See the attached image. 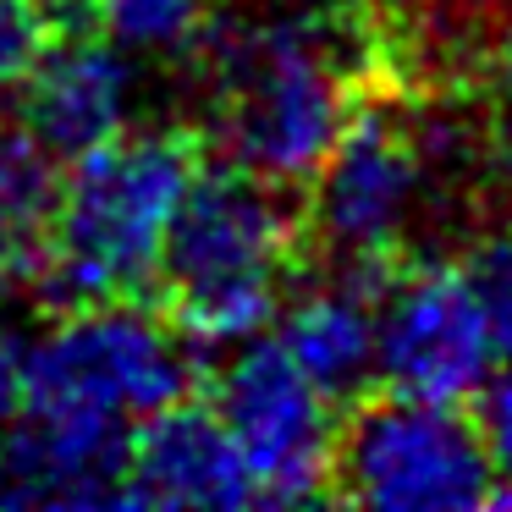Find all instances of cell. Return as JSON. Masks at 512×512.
Returning <instances> with one entry per match:
<instances>
[{
	"label": "cell",
	"mask_w": 512,
	"mask_h": 512,
	"mask_svg": "<svg viewBox=\"0 0 512 512\" xmlns=\"http://www.w3.org/2000/svg\"><path fill=\"white\" fill-rule=\"evenodd\" d=\"M193 56L204 61V116L226 166L276 188H309L336 133L358 111V45L336 6H270L210 23Z\"/></svg>",
	"instance_id": "cell-1"
},
{
	"label": "cell",
	"mask_w": 512,
	"mask_h": 512,
	"mask_svg": "<svg viewBox=\"0 0 512 512\" xmlns=\"http://www.w3.org/2000/svg\"><path fill=\"white\" fill-rule=\"evenodd\" d=\"M193 177L199 144L188 127H127L78 155L67 177H56L39 287L61 309L144 298Z\"/></svg>",
	"instance_id": "cell-2"
},
{
	"label": "cell",
	"mask_w": 512,
	"mask_h": 512,
	"mask_svg": "<svg viewBox=\"0 0 512 512\" xmlns=\"http://www.w3.org/2000/svg\"><path fill=\"white\" fill-rule=\"evenodd\" d=\"M298 265V221L276 182L215 166L188 182L166 232L160 287L188 342L232 347L270 331Z\"/></svg>",
	"instance_id": "cell-3"
},
{
	"label": "cell",
	"mask_w": 512,
	"mask_h": 512,
	"mask_svg": "<svg viewBox=\"0 0 512 512\" xmlns=\"http://www.w3.org/2000/svg\"><path fill=\"white\" fill-rule=\"evenodd\" d=\"M193 391V342L177 320L122 303H72L23 347V408L133 435L149 413Z\"/></svg>",
	"instance_id": "cell-4"
},
{
	"label": "cell",
	"mask_w": 512,
	"mask_h": 512,
	"mask_svg": "<svg viewBox=\"0 0 512 512\" xmlns=\"http://www.w3.org/2000/svg\"><path fill=\"white\" fill-rule=\"evenodd\" d=\"M336 496L380 512H468L496 496L485 430L457 402L408 391L353 408L331 446Z\"/></svg>",
	"instance_id": "cell-5"
},
{
	"label": "cell",
	"mask_w": 512,
	"mask_h": 512,
	"mask_svg": "<svg viewBox=\"0 0 512 512\" xmlns=\"http://www.w3.org/2000/svg\"><path fill=\"white\" fill-rule=\"evenodd\" d=\"M435 155L441 133L386 105H358L309 177V226L325 254L358 270L386 265L430 210Z\"/></svg>",
	"instance_id": "cell-6"
},
{
	"label": "cell",
	"mask_w": 512,
	"mask_h": 512,
	"mask_svg": "<svg viewBox=\"0 0 512 512\" xmlns=\"http://www.w3.org/2000/svg\"><path fill=\"white\" fill-rule=\"evenodd\" d=\"M215 413L243 452L254 496L270 507L320 501L331 485V397L287 358L276 336L232 342L215 375Z\"/></svg>",
	"instance_id": "cell-7"
},
{
	"label": "cell",
	"mask_w": 512,
	"mask_h": 512,
	"mask_svg": "<svg viewBox=\"0 0 512 512\" xmlns=\"http://www.w3.org/2000/svg\"><path fill=\"white\" fill-rule=\"evenodd\" d=\"M496 336L463 265L419 259L375 287V380L430 402H468L496 375Z\"/></svg>",
	"instance_id": "cell-8"
},
{
	"label": "cell",
	"mask_w": 512,
	"mask_h": 512,
	"mask_svg": "<svg viewBox=\"0 0 512 512\" xmlns=\"http://www.w3.org/2000/svg\"><path fill=\"white\" fill-rule=\"evenodd\" d=\"M17 100V127L45 149L50 160H78L111 144L138 116V61L116 50L100 28H67L50 34L34 56Z\"/></svg>",
	"instance_id": "cell-9"
},
{
	"label": "cell",
	"mask_w": 512,
	"mask_h": 512,
	"mask_svg": "<svg viewBox=\"0 0 512 512\" xmlns=\"http://www.w3.org/2000/svg\"><path fill=\"white\" fill-rule=\"evenodd\" d=\"M127 430L28 413L0 430V507H127Z\"/></svg>",
	"instance_id": "cell-10"
},
{
	"label": "cell",
	"mask_w": 512,
	"mask_h": 512,
	"mask_svg": "<svg viewBox=\"0 0 512 512\" xmlns=\"http://www.w3.org/2000/svg\"><path fill=\"white\" fill-rule=\"evenodd\" d=\"M254 479L221 413L171 402L127 441V507H254Z\"/></svg>",
	"instance_id": "cell-11"
},
{
	"label": "cell",
	"mask_w": 512,
	"mask_h": 512,
	"mask_svg": "<svg viewBox=\"0 0 512 512\" xmlns=\"http://www.w3.org/2000/svg\"><path fill=\"white\" fill-rule=\"evenodd\" d=\"M375 287L380 270L342 265L336 276L281 303L276 314V342L331 402L353 397L375 380Z\"/></svg>",
	"instance_id": "cell-12"
},
{
	"label": "cell",
	"mask_w": 512,
	"mask_h": 512,
	"mask_svg": "<svg viewBox=\"0 0 512 512\" xmlns=\"http://www.w3.org/2000/svg\"><path fill=\"white\" fill-rule=\"evenodd\" d=\"M56 204V160L17 122H0V298L39 287Z\"/></svg>",
	"instance_id": "cell-13"
},
{
	"label": "cell",
	"mask_w": 512,
	"mask_h": 512,
	"mask_svg": "<svg viewBox=\"0 0 512 512\" xmlns=\"http://www.w3.org/2000/svg\"><path fill=\"white\" fill-rule=\"evenodd\" d=\"M89 23L133 61H171L199 50L215 0H89Z\"/></svg>",
	"instance_id": "cell-14"
},
{
	"label": "cell",
	"mask_w": 512,
	"mask_h": 512,
	"mask_svg": "<svg viewBox=\"0 0 512 512\" xmlns=\"http://www.w3.org/2000/svg\"><path fill=\"white\" fill-rule=\"evenodd\" d=\"M463 270H468V287H474L479 309H485L490 336H496V353L512 364V226L479 237L474 254L463 259Z\"/></svg>",
	"instance_id": "cell-15"
},
{
	"label": "cell",
	"mask_w": 512,
	"mask_h": 512,
	"mask_svg": "<svg viewBox=\"0 0 512 512\" xmlns=\"http://www.w3.org/2000/svg\"><path fill=\"white\" fill-rule=\"evenodd\" d=\"M56 34L39 0H0V105L23 89L34 56L45 50V39Z\"/></svg>",
	"instance_id": "cell-16"
},
{
	"label": "cell",
	"mask_w": 512,
	"mask_h": 512,
	"mask_svg": "<svg viewBox=\"0 0 512 512\" xmlns=\"http://www.w3.org/2000/svg\"><path fill=\"white\" fill-rule=\"evenodd\" d=\"M479 430H485V446H490V463H496V474H507V485H501L490 501H512V375L490 386Z\"/></svg>",
	"instance_id": "cell-17"
},
{
	"label": "cell",
	"mask_w": 512,
	"mask_h": 512,
	"mask_svg": "<svg viewBox=\"0 0 512 512\" xmlns=\"http://www.w3.org/2000/svg\"><path fill=\"white\" fill-rule=\"evenodd\" d=\"M23 408V347L0 331V430L17 419Z\"/></svg>",
	"instance_id": "cell-18"
},
{
	"label": "cell",
	"mask_w": 512,
	"mask_h": 512,
	"mask_svg": "<svg viewBox=\"0 0 512 512\" xmlns=\"http://www.w3.org/2000/svg\"><path fill=\"white\" fill-rule=\"evenodd\" d=\"M501 182H507V199H512V122L501 133Z\"/></svg>",
	"instance_id": "cell-19"
}]
</instances>
